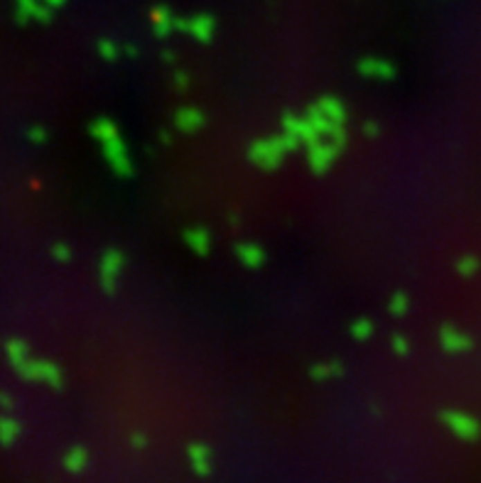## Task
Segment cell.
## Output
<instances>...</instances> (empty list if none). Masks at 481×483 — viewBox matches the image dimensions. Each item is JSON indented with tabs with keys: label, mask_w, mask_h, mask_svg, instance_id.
Returning <instances> with one entry per match:
<instances>
[{
	"label": "cell",
	"mask_w": 481,
	"mask_h": 483,
	"mask_svg": "<svg viewBox=\"0 0 481 483\" xmlns=\"http://www.w3.org/2000/svg\"><path fill=\"white\" fill-rule=\"evenodd\" d=\"M248 160L253 162L258 170H263V172L278 170V167L282 165V160H285V150H282V145H280V138L275 135V138H263V140L251 143Z\"/></svg>",
	"instance_id": "cell-1"
},
{
	"label": "cell",
	"mask_w": 481,
	"mask_h": 483,
	"mask_svg": "<svg viewBox=\"0 0 481 483\" xmlns=\"http://www.w3.org/2000/svg\"><path fill=\"white\" fill-rule=\"evenodd\" d=\"M123 265H125V255L118 248H109V250L101 255V263H98V282H101V290L106 292V295H116Z\"/></svg>",
	"instance_id": "cell-2"
},
{
	"label": "cell",
	"mask_w": 481,
	"mask_h": 483,
	"mask_svg": "<svg viewBox=\"0 0 481 483\" xmlns=\"http://www.w3.org/2000/svg\"><path fill=\"white\" fill-rule=\"evenodd\" d=\"M101 152H103V160L109 162V167L118 174V177H130V174H133V160H130L128 147H125V143L120 138L101 145Z\"/></svg>",
	"instance_id": "cell-3"
},
{
	"label": "cell",
	"mask_w": 481,
	"mask_h": 483,
	"mask_svg": "<svg viewBox=\"0 0 481 483\" xmlns=\"http://www.w3.org/2000/svg\"><path fill=\"white\" fill-rule=\"evenodd\" d=\"M22 376H28L30 381H42L47 383L49 388H55V390H60V388H64V373H62V368H57L55 363H44V361H35V363H25L20 368Z\"/></svg>",
	"instance_id": "cell-4"
},
{
	"label": "cell",
	"mask_w": 481,
	"mask_h": 483,
	"mask_svg": "<svg viewBox=\"0 0 481 483\" xmlns=\"http://www.w3.org/2000/svg\"><path fill=\"white\" fill-rule=\"evenodd\" d=\"M339 157V147L332 145V143H314V145L307 147V165L314 174H325L332 170V165Z\"/></svg>",
	"instance_id": "cell-5"
},
{
	"label": "cell",
	"mask_w": 481,
	"mask_h": 483,
	"mask_svg": "<svg viewBox=\"0 0 481 483\" xmlns=\"http://www.w3.org/2000/svg\"><path fill=\"white\" fill-rule=\"evenodd\" d=\"M282 130L295 135V138L307 147L319 143V138H322V135L314 130V125L307 120V116H298V113H285V116H282Z\"/></svg>",
	"instance_id": "cell-6"
},
{
	"label": "cell",
	"mask_w": 481,
	"mask_h": 483,
	"mask_svg": "<svg viewBox=\"0 0 481 483\" xmlns=\"http://www.w3.org/2000/svg\"><path fill=\"white\" fill-rule=\"evenodd\" d=\"M356 71L363 79H376V81H393L398 76L393 62L381 60V57H363L356 62Z\"/></svg>",
	"instance_id": "cell-7"
},
{
	"label": "cell",
	"mask_w": 481,
	"mask_h": 483,
	"mask_svg": "<svg viewBox=\"0 0 481 483\" xmlns=\"http://www.w3.org/2000/svg\"><path fill=\"white\" fill-rule=\"evenodd\" d=\"M214 33H217V20L209 12H197L194 17L187 20V35H192L197 42L209 44L214 39Z\"/></svg>",
	"instance_id": "cell-8"
},
{
	"label": "cell",
	"mask_w": 481,
	"mask_h": 483,
	"mask_svg": "<svg viewBox=\"0 0 481 483\" xmlns=\"http://www.w3.org/2000/svg\"><path fill=\"white\" fill-rule=\"evenodd\" d=\"M233 253H236L238 263L248 270L263 268L265 260H268V255H265V250L258 246V243H238V246L233 248Z\"/></svg>",
	"instance_id": "cell-9"
},
{
	"label": "cell",
	"mask_w": 481,
	"mask_h": 483,
	"mask_svg": "<svg viewBox=\"0 0 481 483\" xmlns=\"http://www.w3.org/2000/svg\"><path fill=\"white\" fill-rule=\"evenodd\" d=\"M204 123H206V118L199 108H179V111L174 113V125H177V130H182V133H187V135H194L197 130L204 128Z\"/></svg>",
	"instance_id": "cell-10"
},
{
	"label": "cell",
	"mask_w": 481,
	"mask_h": 483,
	"mask_svg": "<svg viewBox=\"0 0 481 483\" xmlns=\"http://www.w3.org/2000/svg\"><path fill=\"white\" fill-rule=\"evenodd\" d=\"M314 106H317L319 113H322V116H327L332 123L344 125L346 106H344V101H341L339 96H332V93H327V96H319L317 101H314Z\"/></svg>",
	"instance_id": "cell-11"
},
{
	"label": "cell",
	"mask_w": 481,
	"mask_h": 483,
	"mask_svg": "<svg viewBox=\"0 0 481 483\" xmlns=\"http://www.w3.org/2000/svg\"><path fill=\"white\" fill-rule=\"evenodd\" d=\"M184 243H187V248H190L194 255H199V258H206L211 250V236L206 228H201V226L187 228V231H184Z\"/></svg>",
	"instance_id": "cell-12"
},
{
	"label": "cell",
	"mask_w": 481,
	"mask_h": 483,
	"mask_svg": "<svg viewBox=\"0 0 481 483\" xmlns=\"http://www.w3.org/2000/svg\"><path fill=\"white\" fill-rule=\"evenodd\" d=\"M174 17L177 15H172V10L170 8H152V12H150V22H152V30H155V35L157 37H167V35H172L174 33Z\"/></svg>",
	"instance_id": "cell-13"
},
{
	"label": "cell",
	"mask_w": 481,
	"mask_h": 483,
	"mask_svg": "<svg viewBox=\"0 0 481 483\" xmlns=\"http://www.w3.org/2000/svg\"><path fill=\"white\" fill-rule=\"evenodd\" d=\"M89 133H91V138L98 140L101 145H106V143H111V140H118L120 138L118 125H116L111 118H96V120H91V125H89Z\"/></svg>",
	"instance_id": "cell-14"
},
{
	"label": "cell",
	"mask_w": 481,
	"mask_h": 483,
	"mask_svg": "<svg viewBox=\"0 0 481 483\" xmlns=\"http://www.w3.org/2000/svg\"><path fill=\"white\" fill-rule=\"evenodd\" d=\"M307 120L314 125V130H317V133L322 135V138H329L332 130L336 128V123H332V120L327 118V116H322V113H319V108L314 106V103L307 108Z\"/></svg>",
	"instance_id": "cell-15"
},
{
	"label": "cell",
	"mask_w": 481,
	"mask_h": 483,
	"mask_svg": "<svg viewBox=\"0 0 481 483\" xmlns=\"http://www.w3.org/2000/svg\"><path fill=\"white\" fill-rule=\"evenodd\" d=\"M20 6H22V15L25 17H37V20L47 22L49 17H52V10H49L44 3H39V0H20Z\"/></svg>",
	"instance_id": "cell-16"
},
{
	"label": "cell",
	"mask_w": 481,
	"mask_h": 483,
	"mask_svg": "<svg viewBox=\"0 0 481 483\" xmlns=\"http://www.w3.org/2000/svg\"><path fill=\"white\" fill-rule=\"evenodd\" d=\"M444 419H447L449 427H452L454 432H460L462 437H474V435H476L474 422H471V419H466L464 414H454V412H449V414H444Z\"/></svg>",
	"instance_id": "cell-17"
},
{
	"label": "cell",
	"mask_w": 481,
	"mask_h": 483,
	"mask_svg": "<svg viewBox=\"0 0 481 483\" xmlns=\"http://www.w3.org/2000/svg\"><path fill=\"white\" fill-rule=\"evenodd\" d=\"M309 376H312L314 381H329V378L341 376V365L336 363V361H332V363H314L312 368H309Z\"/></svg>",
	"instance_id": "cell-18"
},
{
	"label": "cell",
	"mask_w": 481,
	"mask_h": 483,
	"mask_svg": "<svg viewBox=\"0 0 481 483\" xmlns=\"http://www.w3.org/2000/svg\"><path fill=\"white\" fill-rule=\"evenodd\" d=\"M373 331H376V324L366 317L356 319V322L352 324V336L356 338V341H368V338L373 336Z\"/></svg>",
	"instance_id": "cell-19"
},
{
	"label": "cell",
	"mask_w": 481,
	"mask_h": 483,
	"mask_svg": "<svg viewBox=\"0 0 481 483\" xmlns=\"http://www.w3.org/2000/svg\"><path fill=\"white\" fill-rule=\"evenodd\" d=\"M96 49H98V57H101L103 62H116L120 57V47L114 42V39H98Z\"/></svg>",
	"instance_id": "cell-20"
},
{
	"label": "cell",
	"mask_w": 481,
	"mask_h": 483,
	"mask_svg": "<svg viewBox=\"0 0 481 483\" xmlns=\"http://www.w3.org/2000/svg\"><path fill=\"white\" fill-rule=\"evenodd\" d=\"M408 307H410V300H408L406 292H395L388 302V311L393 314V317H406Z\"/></svg>",
	"instance_id": "cell-21"
},
{
	"label": "cell",
	"mask_w": 481,
	"mask_h": 483,
	"mask_svg": "<svg viewBox=\"0 0 481 483\" xmlns=\"http://www.w3.org/2000/svg\"><path fill=\"white\" fill-rule=\"evenodd\" d=\"M442 344L447 351H462L466 349V338H462L460 334H454L452 329H442Z\"/></svg>",
	"instance_id": "cell-22"
},
{
	"label": "cell",
	"mask_w": 481,
	"mask_h": 483,
	"mask_svg": "<svg viewBox=\"0 0 481 483\" xmlns=\"http://www.w3.org/2000/svg\"><path fill=\"white\" fill-rule=\"evenodd\" d=\"M8 354H10V361L15 368H22V365L28 363V349H25V344L22 341H10V346H8Z\"/></svg>",
	"instance_id": "cell-23"
},
{
	"label": "cell",
	"mask_w": 481,
	"mask_h": 483,
	"mask_svg": "<svg viewBox=\"0 0 481 483\" xmlns=\"http://www.w3.org/2000/svg\"><path fill=\"white\" fill-rule=\"evenodd\" d=\"M278 138H280V145H282V150H285V155H290V152H298L300 145H302V143H300V140L295 138V135L285 133V130H282V133L278 135Z\"/></svg>",
	"instance_id": "cell-24"
},
{
	"label": "cell",
	"mask_w": 481,
	"mask_h": 483,
	"mask_svg": "<svg viewBox=\"0 0 481 483\" xmlns=\"http://www.w3.org/2000/svg\"><path fill=\"white\" fill-rule=\"evenodd\" d=\"M390 346H393V354H398V356H408V351H410L408 338L400 336V334H395V336L390 338Z\"/></svg>",
	"instance_id": "cell-25"
},
{
	"label": "cell",
	"mask_w": 481,
	"mask_h": 483,
	"mask_svg": "<svg viewBox=\"0 0 481 483\" xmlns=\"http://www.w3.org/2000/svg\"><path fill=\"white\" fill-rule=\"evenodd\" d=\"M87 462V451L82 449V446H76V449H71L69 459H66V464H69V468H82V464Z\"/></svg>",
	"instance_id": "cell-26"
},
{
	"label": "cell",
	"mask_w": 481,
	"mask_h": 483,
	"mask_svg": "<svg viewBox=\"0 0 481 483\" xmlns=\"http://www.w3.org/2000/svg\"><path fill=\"white\" fill-rule=\"evenodd\" d=\"M52 255H55L60 263H66V260H71V248L64 246V243H57L55 250H52Z\"/></svg>",
	"instance_id": "cell-27"
},
{
	"label": "cell",
	"mask_w": 481,
	"mask_h": 483,
	"mask_svg": "<svg viewBox=\"0 0 481 483\" xmlns=\"http://www.w3.org/2000/svg\"><path fill=\"white\" fill-rule=\"evenodd\" d=\"M379 130H381V125L376 123V120H368V123L363 125V135H366V138H376Z\"/></svg>",
	"instance_id": "cell-28"
},
{
	"label": "cell",
	"mask_w": 481,
	"mask_h": 483,
	"mask_svg": "<svg viewBox=\"0 0 481 483\" xmlns=\"http://www.w3.org/2000/svg\"><path fill=\"white\" fill-rule=\"evenodd\" d=\"M30 138H33L35 143H44V140H47V133H44L42 128H35L33 133H30Z\"/></svg>",
	"instance_id": "cell-29"
},
{
	"label": "cell",
	"mask_w": 481,
	"mask_h": 483,
	"mask_svg": "<svg viewBox=\"0 0 481 483\" xmlns=\"http://www.w3.org/2000/svg\"><path fill=\"white\" fill-rule=\"evenodd\" d=\"M42 3L49 8V10H55V8H62V6H64L66 0H42Z\"/></svg>",
	"instance_id": "cell-30"
},
{
	"label": "cell",
	"mask_w": 481,
	"mask_h": 483,
	"mask_svg": "<svg viewBox=\"0 0 481 483\" xmlns=\"http://www.w3.org/2000/svg\"><path fill=\"white\" fill-rule=\"evenodd\" d=\"M125 52H128V57H136L138 49H136V47H125Z\"/></svg>",
	"instance_id": "cell-31"
}]
</instances>
